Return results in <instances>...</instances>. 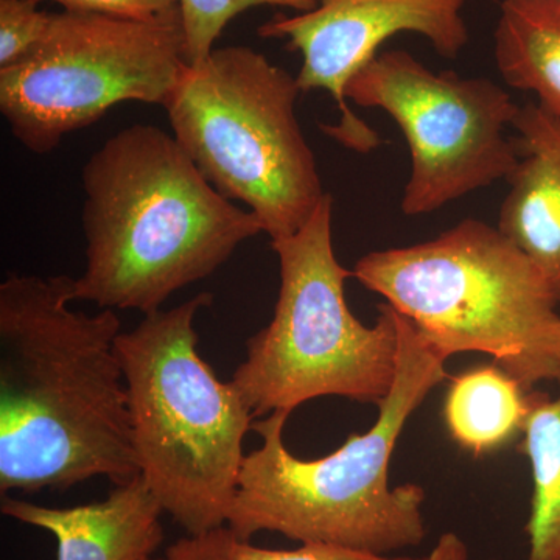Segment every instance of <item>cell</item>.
<instances>
[{"instance_id":"obj_10","label":"cell","mask_w":560,"mask_h":560,"mask_svg":"<svg viewBox=\"0 0 560 560\" xmlns=\"http://www.w3.org/2000/svg\"><path fill=\"white\" fill-rule=\"evenodd\" d=\"M467 0H316L315 9L293 16L276 14L259 27L261 38L287 39L300 51L302 92L326 91L337 103L340 121L324 131L346 149L370 153L381 138L350 109L346 88L393 36H423L444 58H456L469 44L464 20Z\"/></svg>"},{"instance_id":"obj_21","label":"cell","mask_w":560,"mask_h":560,"mask_svg":"<svg viewBox=\"0 0 560 560\" xmlns=\"http://www.w3.org/2000/svg\"><path fill=\"white\" fill-rule=\"evenodd\" d=\"M147 560H167V559H154V558H150V559H147Z\"/></svg>"},{"instance_id":"obj_8","label":"cell","mask_w":560,"mask_h":560,"mask_svg":"<svg viewBox=\"0 0 560 560\" xmlns=\"http://www.w3.org/2000/svg\"><path fill=\"white\" fill-rule=\"evenodd\" d=\"M180 9L153 20L66 11L0 69V113L24 149L47 154L125 102L164 106L186 68Z\"/></svg>"},{"instance_id":"obj_3","label":"cell","mask_w":560,"mask_h":560,"mask_svg":"<svg viewBox=\"0 0 560 560\" xmlns=\"http://www.w3.org/2000/svg\"><path fill=\"white\" fill-rule=\"evenodd\" d=\"M399 363L371 430L350 434L318 459L291 455L283 441L290 416L272 412L253 422L261 438L243 459L228 526L242 539L279 533L301 544H331L390 555L425 539V490L390 486L389 463L412 412L447 377L445 359L397 313Z\"/></svg>"},{"instance_id":"obj_19","label":"cell","mask_w":560,"mask_h":560,"mask_svg":"<svg viewBox=\"0 0 560 560\" xmlns=\"http://www.w3.org/2000/svg\"><path fill=\"white\" fill-rule=\"evenodd\" d=\"M43 2V0H38ZM66 11L106 14L127 20H153L178 9L179 0H51Z\"/></svg>"},{"instance_id":"obj_17","label":"cell","mask_w":560,"mask_h":560,"mask_svg":"<svg viewBox=\"0 0 560 560\" xmlns=\"http://www.w3.org/2000/svg\"><path fill=\"white\" fill-rule=\"evenodd\" d=\"M259 7L294 10L305 13L316 7V0H179L186 31V60L198 65L215 49L226 25L238 14Z\"/></svg>"},{"instance_id":"obj_4","label":"cell","mask_w":560,"mask_h":560,"mask_svg":"<svg viewBox=\"0 0 560 560\" xmlns=\"http://www.w3.org/2000/svg\"><path fill=\"white\" fill-rule=\"evenodd\" d=\"M212 302L202 291L147 313L116 342L140 477L187 536L228 525L256 420L198 352L195 320Z\"/></svg>"},{"instance_id":"obj_11","label":"cell","mask_w":560,"mask_h":560,"mask_svg":"<svg viewBox=\"0 0 560 560\" xmlns=\"http://www.w3.org/2000/svg\"><path fill=\"white\" fill-rule=\"evenodd\" d=\"M0 512L51 534L57 560H147L164 540V510L142 477L114 486L105 500L73 508L3 495Z\"/></svg>"},{"instance_id":"obj_2","label":"cell","mask_w":560,"mask_h":560,"mask_svg":"<svg viewBox=\"0 0 560 560\" xmlns=\"http://www.w3.org/2000/svg\"><path fill=\"white\" fill-rule=\"evenodd\" d=\"M81 180L86 268L73 293L101 308L160 311L264 232L154 125L110 136L84 164Z\"/></svg>"},{"instance_id":"obj_20","label":"cell","mask_w":560,"mask_h":560,"mask_svg":"<svg viewBox=\"0 0 560 560\" xmlns=\"http://www.w3.org/2000/svg\"><path fill=\"white\" fill-rule=\"evenodd\" d=\"M469 548L458 534H442L427 560H469Z\"/></svg>"},{"instance_id":"obj_9","label":"cell","mask_w":560,"mask_h":560,"mask_svg":"<svg viewBox=\"0 0 560 560\" xmlns=\"http://www.w3.org/2000/svg\"><path fill=\"white\" fill-rule=\"evenodd\" d=\"M346 98L385 110L404 132L411 154L400 205L405 215L438 212L508 180L517 167L508 128L522 106L492 80L436 72L410 51L385 50L352 77Z\"/></svg>"},{"instance_id":"obj_15","label":"cell","mask_w":560,"mask_h":560,"mask_svg":"<svg viewBox=\"0 0 560 560\" xmlns=\"http://www.w3.org/2000/svg\"><path fill=\"white\" fill-rule=\"evenodd\" d=\"M558 394L528 393V415L518 451L529 460L533 499L525 560H560V377Z\"/></svg>"},{"instance_id":"obj_14","label":"cell","mask_w":560,"mask_h":560,"mask_svg":"<svg viewBox=\"0 0 560 560\" xmlns=\"http://www.w3.org/2000/svg\"><path fill=\"white\" fill-rule=\"evenodd\" d=\"M528 393L500 366L477 368L453 378L444 418L453 440L480 456L523 430Z\"/></svg>"},{"instance_id":"obj_12","label":"cell","mask_w":560,"mask_h":560,"mask_svg":"<svg viewBox=\"0 0 560 560\" xmlns=\"http://www.w3.org/2000/svg\"><path fill=\"white\" fill-rule=\"evenodd\" d=\"M512 130L518 162L497 228L533 261L560 302V120L528 103Z\"/></svg>"},{"instance_id":"obj_1","label":"cell","mask_w":560,"mask_h":560,"mask_svg":"<svg viewBox=\"0 0 560 560\" xmlns=\"http://www.w3.org/2000/svg\"><path fill=\"white\" fill-rule=\"evenodd\" d=\"M69 276L0 283V493L140 477L116 311L69 307Z\"/></svg>"},{"instance_id":"obj_13","label":"cell","mask_w":560,"mask_h":560,"mask_svg":"<svg viewBox=\"0 0 560 560\" xmlns=\"http://www.w3.org/2000/svg\"><path fill=\"white\" fill-rule=\"evenodd\" d=\"M493 57L508 86L560 120V0H503Z\"/></svg>"},{"instance_id":"obj_6","label":"cell","mask_w":560,"mask_h":560,"mask_svg":"<svg viewBox=\"0 0 560 560\" xmlns=\"http://www.w3.org/2000/svg\"><path fill=\"white\" fill-rule=\"evenodd\" d=\"M334 198L290 237L271 241L279 260V294L267 327L246 341L232 375L254 419L291 412L305 401L342 397L381 405L399 363L397 312L378 305L374 326L355 318L334 248Z\"/></svg>"},{"instance_id":"obj_16","label":"cell","mask_w":560,"mask_h":560,"mask_svg":"<svg viewBox=\"0 0 560 560\" xmlns=\"http://www.w3.org/2000/svg\"><path fill=\"white\" fill-rule=\"evenodd\" d=\"M167 560H427L407 556L377 555L331 544H301L294 550H270L242 539L230 526L186 536L165 551Z\"/></svg>"},{"instance_id":"obj_5","label":"cell","mask_w":560,"mask_h":560,"mask_svg":"<svg viewBox=\"0 0 560 560\" xmlns=\"http://www.w3.org/2000/svg\"><path fill=\"white\" fill-rule=\"evenodd\" d=\"M352 278L445 359L486 353L526 393L560 377L559 302L533 261L486 221L463 220L433 241L372 250Z\"/></svg>"},{"instance_id":"obj_7","label":"cell","mask_w":560,"mask_h":560,"mask_svg":"<svg viewBox=\"0 0 560 560\" xmlns=\"http://www.w3.org/2000/svg\"><path fill=\"white\" fill-rule=\"evenodd\" d=\"M296 77L248 46L215 47L180 73L165 102L173 138L271 241L307 223L327 191L305 139Z\"/></svg>"},{"instance_id":"obj_18","label":"cell","mask_w":560,"mask_h":560,"mask_svg":"<svg viewBox=\"0 0 560 560\" xmlns=\"http://www.w3.org/2000/svg\"><path fill=\"white\" fill-rule=\"evenodd\" d=\"M38 0H0V69L22 60L46 36L50 13Z\"/></svg>"}]
</instances>
